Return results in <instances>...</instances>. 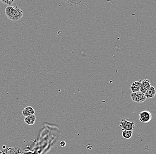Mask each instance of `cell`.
<instances>
[{
	"instance_id": "6da1fadb",
	"label": "cell",
	"mask_w": 156,
	"mask_h": 154,
	"mask_svg": "<svg viewBox=\"0 0 156 154\" xmlns=\"http://www.w3.org/2000/svg\"><path fill=\"white\" fill-rule=\"evenodd\" d=\"M135 125L134 122L129 121L128 119H122L119 123V127L121 128L122 131H133Z\"/></svg>"
},
{
	"instance_id": "7a4b0ae2",
	"label": "cell",
	"mask_w": 156,
	"mask_h": 154,
	"mask_svg": "<svg viewBox=\"0 0 156 154\" xmlns=\"http://www.w3.org/2000/svg\"><path fill=\"white\" fill-rule=\"evenodd\" d=\"M133 101L136 103H143L146 100V98L144 94L141 92L132 93L131 95Z\"/></svg>"
},
{
	"instance_id": "3957f363",
	"label": "cell",
	"mask_w": 156,
	"mask_h": 154,
	"mask_svg": "<svg viewBox=\"0 0 156 154\" xmlns=\"http://www.w3.org/2000/svg\"><path fill=\"white\" fill-rule=\"evenodd\" d=\"M138 118L142 123H149L151 120L152 115L149 111H142L139 115Z\"/></svg>"
},
{
	"instance_id": "277c9868",
	"label": "cell",
	"mask_w": 156,
	"mask_h": 154,
	"mask_svg": "<svg viewBox=\"0 0 156 154\" xmlns=\"http://www.w3.org/2000/svg\"><path fill=\"white\" fill-rule=\"evenodd\" d=\"M151 85L149 80H144L142 81L141 83V88L140 92L144 94L150 87Z\"/></svg>"
},
{
	"instance_id": "5b68a950",
	"label": "cell",
	"mask_w": 156,
	"mask_h": 154,
	"mask_svg": "<svg viewBox=\"0 0 156 154\" xmlns=\"http://www.w3.org/2000/svg\"><path fill=\"white\" fill-rule=\"evenodd\" d=\"M141 83L142 81H136L133 83L131 85V90L132 93H137V92H139L141 88Z\"/></svg>"
},
{
	"instance_id": "8992f818",
	"label": "cell",
	"mask_w": 156,
	"mask_h": 154,
	"mask_svg": "<svg viewBox=\"0 0 156 154\" xmlns=\"http://www.w3.org/2000/svg\"><path fill=\"white\" fill-rule=\"evenodd\" d=\"M13 13L15 16L17 17L18 20L20 19L23 16V11L20 9V8L18 6H14Z\"/></svg>"
},
{
	"instance_id": "52a82bcc",
	"label": "cell",
	"mask_w": 156,
	"mask_h": 154,
	"mask_svg": "<svg viewBox=\"0 0 156 154\" xmlns=\"http://www.w3.org/2000/svg\"><path fill=\"white\" fill-rule=\"evenodd\" d=\"M156 93V89L151 85L150 88L145 93L144 95L146 99H150L155 96Z\"/></svg>"
},
{
	"instance_id": "ba28073f",
	"label": "cell",
	"mask_w": 156,
	"mask_h": 154,
	"mask_svg": "<svg viewBox=\"0 0 156 154\" xmlns=\"http://www.w3.org/2000/svg\"><path fill=\"white\" fill-rule=\"evenodd\" d=\"M35 112V110L31 106H28L25 107L23 109V111H22V114L25 117L29 116H31V115H33Z\"/></svg>"
},
{
	"instance_id": "9c48e42d",
	"label": "cell",
	"mask_w": 156,
	"mask_h": 154,
	"mask_svg": "<svg viewBox=\"0 0 156 154\" xmlns=\"http://www.w3.org/2000/svg\"><path fill=\"white\" fill-rule=\"evenodd\" d=\"M35 121H36V116L34 114L25 117V122L27 124L32 125L35 124Z\"/></svg>"
},
{
	"instance_id": "30bf717a",
	"label": "cell",
	"mask_w": 156,
	"mask_h": 154,
	"mask_svg": "<svg viewBox=\"0 0 156 154\" xmlns=\"http://www.w3.org/2000/svg\"><path fill=\"white\" fill-rule=\"evenodd\" d=\"M133 131H131L123 130L122 131V136L124 138L130 139L132 136Z\"/></svg>"
},
{
	"instance_id": "8fae6325",
	"label": "cell",
	"mask_w": 156,
	"mask_h": 154,
	"mask_svg": "<svg viewBox=\"0 0 156 154\" xmlns=\"http://www.w3.org/2000/svg\"><path fill=\"white\" fill-rule=\"evenodd\" d=\"M13 6H8L5 9V13L8 18L13 13Z\"/></svg>"
},
{
	"instance_id": "7c38bea8",
	"label": "cell",
	"mask_w": 156,
	"mask_h": 154,
	"mask_svg": "<svg viewBox=\"0 0 156 154\" xmlns=\"http://www.w3.org/2000/svg\"><path fill=\"white\" fill-rule=\"evenodd\" d=\"M83 1H66L65 2H67L68 4H70L72 6H76L82 2Z\"/></svg>"
},
{
	"instance_id": "4fadbf2b",
	"label": "cell",
	"mask_w": 156,
	"mask_h": 154,
	"mask_svg": "<svg viewBox=\"0 0 156 154\" xmlns=\"http://www.w3.org/2000/svg\"><path fill=\"white\" fill-rule=\"evenodd\" d=\"M1 2L5 5H8V6H12V4L14 2V0H1Z\"/></svg>"
},
{
	"instance_id": "5bb4252c",
	"label": "cell",
	"mask_w": 156,
	"mask_h": 154,
	"mask_svg": "<svg viewBox=\"0 0 156 154\" xmlns=\"http://www.w3.org/2000/svg\"><path fill=\"white\" fill-rule=\"evenodd\" d=\"M60 145L61 146V147H64L66 146V143L64 141H62L60 142Z\"/></svg>"
}]
</instances>
